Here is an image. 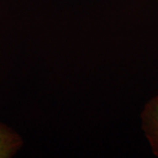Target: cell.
Here are the masks:
<instances>
[{"label": "cell", "instance_id": "2", "mask_svg": "<svg viewBox=\"0 0 158 158\" xmlns=\"http://www.w3.org/2000/svg\"><path fill=\"white\" fill-rule=\"evenodd\" d=\"M22 145V139L16 132L0 123V158L12 157Z\"/></svg>", "mask_w": 158, "mask_h": 158}, {"label": "cell", "instance_id": "1", "mask_svg": "<svg viewBox=\"0 0 158 158\" xmlns=\"http://www.w3.org/2000/svg\"><path fill=\"white\" fill-rule=\"evenodd\" d=\"M141 118L145 136L150 144L153 154L158 157V95L146 103Z\"/></svg>", "mask_w": 158, "mask_h": 158}]
</instances>
